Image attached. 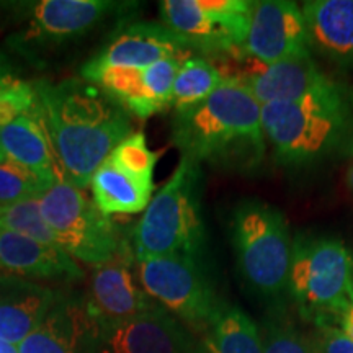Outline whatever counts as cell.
Returning a JSON list of instances; mask_svg holds the SVG:
<instances>
[{
	"label": "cell",
	"mask_w": 353,
	"mask_h": 353,
	"mask_svg": "<svg viewBox=\"0 0 353 353\" xmlns=\"http://www.w3.org/2000/svg\"><path fill=\"white\" fill-rule=\"evenodd\" d=\"M260 337L263 353H316L312 342L304 339L293 325L278 319L265 321Z\"/></svg>",
	"instance_id": "cell-28"
},
{
	"label": "cell",
	"mask_w": 353,
	"mask_h": 353,
	"mask_svg": "<svg viewBox=\"0 0 353 353\" xmlns=\"http://www.w3.org/2000/svg\"><path fill=\"white\" fill-rule=\"evenodd\" d=\"M34 88L63 179L85 190L105 159L134 132L131 114L85 79L38 81Z\"/></svg>",
	"instance_id": "cell-1"
},
{
	"label": "cell",
	"mask_w": 353,
	"mask_h": 353,
	"mask_svg": "<svg viewBox=\"0 0 353 353\" xmlns=\"http://www.w3.org/2000/svg\"><path fill=\"white\" fill-rule=\"evenodd\" d=\"M145 293L192 327L206 330L223 301L216 296L200 259L170 255L136 262Z\"/></svg>",
	"instance_id": "cell-8"
},
{
	"label": "cell",
	"mask_w": 353,
	"mask_h": 353,
	"mask_svg": "<svg viewBox=\"0 0 353 353\" xmlns=\"http://www.w3.org/2000/svg\"><path fill=\"white\" fill-rule=\"evenodd\" d=\"M2 213H3V208H0V218H2Z\"/></svg>",
	"instance_id": "cell-33"
},
{
	"label": "cell",
	"mask_w": 353,
	"mask_h": 353,
	"mask_svg": "<svg viewBox=\"0 0 353 353\" xmlns=\"http://www.w3.org/2000/svg\"><path fill=\"white\" fill-rule=\"evenodd\" d=\"M205 332L210 353H263L259 325L232 304H221Z\"/></svg>",
	"instance_id": "cell-23"
},
{
	"label": "cell",
	"mask_w": 353,
	"mask_h": 353,
	"mask_svg": "<svg viewBox=\"0 0 353 353\" xmlns=\"http://www.w3.org/2000/svg\"><path fill=\"white\" fill-rule=\"evenodd\" d=\"M239 81L249 88L260 105L278 101H298L311 97L341 94L342 88L329 79L311 54L276 64H260L250 59Z\"/></svg>",
	"instance_id": "cell-15"
},
{
	"label": "cell",
	"mask_w": 353,
	"mask_h": 353,
	"mask_svg": "<svg viewBox=\"0 0 353 353\" xmlns=\"http://www.w3.org/2000/svg\"><path fill=\"white\" fill-rule=\"evenodd\" d=\"M232 242L245 283L259 296L276 301L288 291L293 241L285 214L259 200L234 210Z\"/></svg>",
	"instance_id": "cell-4"
},
{
	"label": "cell",
	"mask_w": 353,
	"mask_h": 353,
	"mask_svg": "<svg viewBox=\"0 0 353 353\" xmlns=\"http://www.w3.org/2000/svg\"><path fill=\"white\" fill-rule=\"evenodd\" d=\"M201 176V164L182 156L174 174L130 231L136 262L170 255L201 259L206 242Z\"/></svg>",
	"instance_id": "cell-3"
},
{
	"label": "cell",
	"mask_w": 353,
	"mask_h": 353,
	"mask_svg": "<svg viewBox=\"0 0 353 353\" xmlns=\"http://www.w3.org/2000/svg\"><path fill=\"white\" fill-rule=\"evenodd\" d=\"M34 82H26L0 52V128L37 107Z\"/></svg>",
	"instance_id": "cell-26"
},
{
	"label": "cell",
	"mask_w": 353,
	"mask_h": 353,
	"mask_svg": "<svg viewBox=\"0 0 353 353\" xmlns=\"http://www.w3.org/2000/svg\"><path fill=\"white\" fill-rule=\"evenodd\" d=\"M0 152L50 183L63 179L38 103L0 128Z\"/></svg>",
	"instance_id": "cell-22"
},
{
	"label": "cell",
	"mask_w": 353,
	"mask_h": 353,
	"mask_svg": "<svg viewBox=\"0 0 353 353\" xmlns=\"http://www.w3.org/2000/svg\"><path fill=\"white\" fill-rule=\"evenodd\" d=\"M223 74L211 61L201 56H190L180 65L172 88L170 108L185 112L205 101L224 82Z\"/></svg>",
	"instance_id": "cell-24"
},
{
	"label": "cell",
	"mask_w": 353,
	"mask_h": 353,
	"mask_svg": "<svg viewBox=\"0 0 353 353\" xmlns=\"http://www.w3.org/2000/svg\"><path fill=\"white\" fill-rule=\"evenodd\" d=\"M39 208L56 245L79 262L95 267L131 247L130 232L101 213L83 190L64 179L39 196Z\"/></svg>",
	"instance_id": "cell-6"
},
{
	"label": "cell",
	"mask_w": 353,
	"mask_h": 353,
	"mask_svg": "<svg viewBox=\"0 0 353 353\" xmlns=\"http://www.w3.org/2000/svg\"><path fill=\"white\" fill-rule=\"evenodd\" d=\"M347 180H348V185H350V188H352V192H353V169H350V172H348Z\"/></svg>",
	"instance_id": "cell-32"
},
{
	"label": "cell",
	"mask_w": 353,
	"mask_h": 353,
	"mask_svg": "<svg viewBox=\"0 0 353 353\" xmlns=\"http://www.w3.org/2000/svg\"><path fill=\"white\" fill-rule=\"evenodd\" d=\"M52 183L0 152V208L39 198Z\"/></svg>",
	"instance_id": "cell-25"
},
{
	"label": "cell",
	"mask_w": 353,
	"mask_h": 353,
	"mask_svg": "<svg viewBox=\"0 0 353 353\" xmlns=\"http://www.w3.org/2000/svg\"><path fill=\"white\" fill-rule=\"evenodd\" d=\"M19 353H100V327L82 296L61 293Z\"/></svg>",
	"instance_id": "cell-16"
},
{
	"label": "cell",
	"mask_w": 353,
	"mask_h": 353,
	"mask_svg": "<svg viewBox=\"0 0 353 353\" xmlns=\"http://www.w3.org/2000/svg\"><path fill=\"white\" fill-rule=\"evenodd\" d=\"M341 94L262 105V128L278 161L306 164L329 151L347 125Z\"/></svg>",
	"instance_id": "cell-7"
},
{
	"label": "cell",
	"mask_w": 353,
	"mask_h": 353,
	"mask_svg": "<svg viewBox=\"0 0 353 353\" xmlns=\"http://www.w3.org/2000/svg\"><path fill=\"white\" fill-rule=\"evenodd\" d=\"M161 154L149 149L143 131L114 148L90 180L92 200L103 214L131 216L144 213L154 196V170Z\"/></svg>",
	"instance_id": "cell-9"
},
{
	"label": "cell",
	"mask_w": 353,
	"mask_h": 353,
	"mask_svg": "<svg viewBox=\"0 0 353 353\" xmlns=\"http://www.w3.org/2000/svg\"><path fill=\"white\" fill-rule=\"evenodd\" d=\"M0 229H7V231L21 234L28 239L57 247L51 229L41 214L39 198H32V200L20 201L17 205L3 208L2 218H0Z\"/></svg>",
	"instance_id": "cell-27"
},
{
	"label": "cell",
	"mask_w": 353,
	"mask_h": 353,
	"mask_svg": "<svg viewBox=\"0 0 353 353\" xmlns=\"http://www.w3.org/2000/svg\"><path fill=\"white\" fill-rule=\"evenodd\" d=\"M341 330L353 341V304L341 317Z\"/></svg>",
	"instance_id": "cell-30"
},
{
	"label": "cell",
	"mask_w": 353,
	"mask_h": 353,
	"mask_svg": "<svg viewBox=\"0 0 353 353\" xmlns=\"http://www.w3.org/2000/svg\"><path fill=\"white\" fill-rule=\"evenodd\" d=\"M100 353H201L192 334L157 306L100 332Z\"/></svg>",
	"instance_id": "cell-17"
},
{
	"label": "cell",
	"mask_w": 353,
	"mask_h": 353,
	"mask_svg": "<svg viewBox=\"0 0 353 353\" xmlns=\"http://www.w3.org/2000/svg\"><path fill=\"white\" fill-rule=\"evenodd\" d=\"M126 3L110 0H39L23 3L26 28L23 43L61 44L94 30Z\"/></svg>",
	"instance_id": "cell-14"
},
{
	"label": "cell",
	"mask_w": 353,
	"mask_h": 353,
	"mask_svg": "<svg viewBox=\"0 0 353 353\" xmlns=\"http://www.w3.org/2000/svg\"><path fill=\"white\" fill-rule=\"evenodd\" d=\"M254 2L247 0H164L162 25L196 51L244 50Z\"/></svg>",
	"instance_id": "cell-10"
},
{
	"label": "cell",
	"mask_w": 353,
	"mask_h": 353,
	"mask_svg": "<svg viewBox=\"0 0 353 353\" xmlns=\"http://www.w3.org/2000/svg\"><path fill=\"white\" fill-rule=\"evenodd\" d=\"M192 48L154 21H134L123 26L101 50L87 61V68H145L165 57L192 56Z\"/></svg>",
	"instance_id": "cell-18"
},
{
	"label": "cell",
	"mask_w": 353,
	"mask_h": 353,
	"mask_svg": "<svg viewBox=\"0 0 353 353\" xmlns=\"http://www.w3.org/2000/svg\"><path fill=\"white\" fill-rule=\"evenodd\" d=\"M244 51L267 65L311 54L301 7L290 0L254 2Z\"/></svg>",
	"instance_id": "cell-12"
},
{
	"label": "cell",
	"mask_w": 353,
	"mask_h": 353,
	"mask_svg": "<svg viewBox=\"0 0 353 353\" xmlns=\"http://www.w3.org/2000/svg\"><path fill=\"white\" fill-rule=\"evenodd\" d=\"M0 272L32 281H76L83 276L76 260L59 247L7 229H0Z\"/></svg>",
	"instance_id": "cell-19"
},
{
	"label": "cell",
	"mask_w": 353,
	"mask_h": 353,
	"mask_svg": "<svg viewBox=\"0 0 353 353\" xmlns=\"http://www.w3.org/2000/svg\"><path fill=\"white\" fill-rule=\"evenodd\" d=\"M0 353H19V348H17V345H12V343L0 341Z\"/></svg>",
	"instance_id": "cell-31"
},
{
	"label": "cell",
	"mask_w": 353,
	"mask_h": 353,
	"mask_svg": "<svg viewBox=\"0 0 353 353\" xmlns=\"http://www.w3.org/2000/svg\"><path fill=\"white\" fill-rule=\"evenodd\" d=\"M59 296L50 286L0 272V341L20 345Z\"/></svg>",
	"instance_id": "cell-20"
},
{
	"label": "cell",
	"mask_w": 353,
	"mask_h": 353,
	"mask_svg": "<svg viewBox=\"0 0 353 353\" xmlns=\"http://www.w3.org/2000/svg\"><path fill=\"white\" fill-rule=\"evenodd\" d=\"M172 143L198 164L247 172L263 162L262 105L237 77H226L205 101L175 113Z\"/></svg>",
	"instance_id": "cell-2"
},
{
	"label": "cell",
	"mask_w": 353,
	"mask_h": 353,
	"mask_svg": "<svg viewBox=\"0 0 353 353\" xmlns=\"http://www.w3.org/2000/svg\"><path fill=\"white\" fill-rule=\"evenodd\" d=\"M288 293L316 324L341 319L353 304V257L347 245L327 236L296 237Z\"/></svg>",
	"instance_id": "cell-5"
},
{
	"label": "cell",
	"mask_w": 353,
	"mask_h": 353,
	"mask_svg": "<svg viewBox=\"0 0 353 353\" xmlns=\"http://www.w3.org/2000/svg\"><path fill=\"white\" fill-rule=\"evenodd\" d=\"M309 50L353 65V0H309L301 7Z\"/></svg>",
	"instance_id": "cell-21"
},
{
	"label": "cell",
	"mask_w": 353,
	"mask_h": 353,
	"mask_svg": "<svg viewBox=\"0 0 353 353\" xmlns=\"http://www.w3.org/2000/svg\"><path fill=\"white\" fill-rule=\"evenodd\" d=\"M134 263V254L130 247L114 259L94 267L88 293L83 299L100 332L157 307L152 298L136 283L132 273Z\"/></svg>",
	"instance_id": "cell-13"
},
{
	"label": "cell",
	"mask_w": 353,
	"mask_h": 353,
	"mask_svg": "<svg viewBox=\"0 0 353 353\" xmlns=\"http://www.w3.org/2000/svg\"><path fill=\"white\" fill-rule=\"evenodd\" d=\"M316 353H353V341L330 322L317 324Z\"/></svg>",
	"instance_id": "cell-29"
},
{
	"label": "cell",
	"mask_w": 353,
	"mask_h": 353,
	"mask_svg": "<svg viewBox=\"0 0 353 353\" xmlns=\"http://www.w3.org/2000/svg\"><path fill=\"white\" fill-rule=\"evenodd\" d=\"M188 59V57H187ZM183 57H165L145 68H87L82 79L94 83L139 120L170 108L172 88Z\"/></svg>",
	"instance_id": "cell-11"
}]
</instances>
